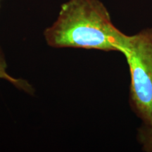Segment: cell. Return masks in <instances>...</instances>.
Wrapping results in <instances>:
<instances>
[{
	"label": "cell",
	"instance_id": "1",
	"mask_svg": "<svg viewBox=\"0 0 152 152\" xmlns=\"http://www.w3.org/2000/svg\"><path fill=\"white\" fill-rule=\"evenodd\" d=\"M44 35L54 48L121 52L126 35L113 24L99 0H70L61 6L56 20Z\"/></svg>",
	"mask_w": 152,
	"mask_h": 152
},
{
	"label": "cell",
	"instance_id": "2",
	"mask_svg": "<svg viewBox=\"0 0 152 152\" xmlns=\"http://www.w3.org/2000/svg\"><path fill=\"white\" fill-rule=\"evenodd\" d=\"M121 53L130 70L129 102L144 124L152 123V28L125 35Z\"/></svg>",
	"mask_w": 152,
	"mask_h": 152
},
{
	"label": "cell",
	"instance_id": "3",
	"mask_svg": "<svg viewBox=\"0 0 152 152\" xmlns=\"http://www.w3.org/2000/svg\"><path fill=\"white\" fill-rule=\"evenodd\" d=\"M137 138L139 144L141 146L142 151L152 152V123H142L137 129Z\"/></svg>",
	"mask_w": 152,
	"mask_h": 152
},
{
	"label": "cell",
	"instance_id": "4",
	"mask_svg": "<svg viewBox=\"0 0 152 152\" xmlns=\"http://www.w3.org/2000/svg\"><path fill=\"white\" fill-rule=\"evenodd\" d=\"M7 64L2 49L0 47V79H5L18 88L28 91L31 87L26 81L11 77L7 72Z\"/></svg>",
	"mask_w": 152,
	"mask_h": 152
},
{
	"label": "cell",
	"instance_id": "5",
	"mask_svg": "<svg viewBox=\"0 0 152 152\" xmlns=\"http://www.w3.org/2000/svg\"><path fill=\"white\" fill-rule=\"evenodd\" d=\"M0 1H1V0H0Z\"/></svg>",
	"mask_w": 152,
	"mask_h": 152
}]
</instances>
